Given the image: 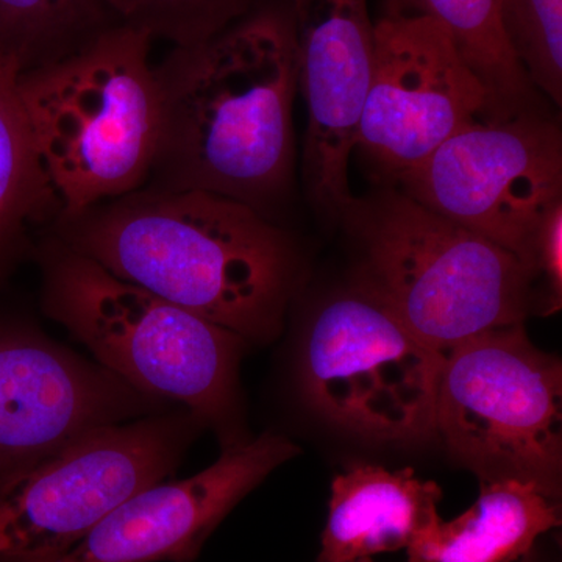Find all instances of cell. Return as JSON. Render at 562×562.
<instances>
[{
	"label": "cell",
	"instance_id": "9a60e30c",
	"mask_svg": "<svg viewBox=\"0 0 562 562\" xmlns=\"http://www.w3.org/2000/svg\"><path fill=\"white\" fill-rule=\"evenodd\" d=\"M561 525L558 498L517 480L480 482L468 512L435 527L406 550L408 562H520Z\"/></svg>",
	"mask_w": 562,
	"mask_h": 562
},
{
	"label": "cell",
	"instance_id": "44dd1931",
	"mask_svg": "<svg viewBox=\"0 0 562 562\" xmlns=\"http://www.w3.org/2000/svg\"><path fill=\"white\" fill-rule=\"evenodd\" d=\"M531 272L538 288V312L553 314L562 305V202L542 217L531 251Z\"/></svg>",
	"mask_w": 562,
	"mask_h": 562
},
{
	"label": "cell",
	"instance_id": "30bf717a",
	"mask_svg": "<svg viewBox=\"0 0 562 562\" xmlns=\"http://www.w3.org/2000/svg\"><path fill=\"white\" fill-rule=\"evenodd\" d=\"M490 114L486 88L441 24L428 18L375 22L371 87L355 151L382 187L395 184L454 133Z\"/></svg>",
	"mask_w": 562,
	"mask_h": 562
},
{
	"label": "cell",
	"instance_id": "277c9868",
	"mask_svg": "<svg viewBox=\"0 0 562 562\" xmlns=\"http://www.w3.org/2000/svg\"><path fill=\"white\" fill-rule=\"evenodd\" d=\"M341 221L361 249L358 288L438 353L536 310L535 279L516 255L398 188L355 198Z\"/></svg>",
	"mask_w": 562,
	"mask_h": 562
},
{
	"label": "cell",
	"instance_id": "ac0fdd59",
	"mask_svg": "<svg viewBox=\"0 0 562 562\" xmlns=\"http://www.w3.org/2000/svg\"><path fill=\"white\" fill-rule=\"evenodd\" d=\"M113 24L105 0H0V55L24 72L60 60Z\"/></svg>",
	"mask_w": 562,
	"mask_h": 562
},
{
	"label": "cell",
	"instance_id": "7c38bea8",
	"mask_svg": "<svg viewBox=\"0 0 562 562\" xmlns=\"http://www.w3.org/2000/svg\"><path fill=\"white\" fill-rule=\"evenodd\" d=\"M299 90L308 109L303 154L316 213L341 220L353 201L349 166L371 87L373 25L368 0H294Z\"/></svg>",
	"mask_w": 562,
	"mask_h": 562
},
{
	"label": "cell",
	"instance_id": "e0dca14e",
	"mask_svg": "<svg viewBox=\"0 0 562 562\" xmlns=\"http://www.w3.org/2000/svg\"><path fill=\"white\" fill-rule=\"evenodd\" d=\"M20 63L0 55V283L20 258L31 224L60 214L20 92Z\"/></svg>",
	"mask_w": 562,
	"mask_h": 562
},
{
	"label": "cell",
	"instance_id": "8fae6325",
	"mask_svg": "<svg viewBox=\"0 0 562 562\" xmlns=\"http://www.w3.org/2000/svg\"><path fill=\"white\" fill-rule=\"evenodd\" d=\"M168 406L31 325L0 321V484L90 431Z\"/></svg>",
	"mask_w": 562,
	"mask_h": 562
},
{
	"label": "cell",
	"instance_id": "d6986e66",
	"mask_svg": "<svg viewBox=\"0 0 562 562\" xmlns=\"http://www.w3.org/2000/svg\"><path fill=\"white\" fill-rule=\"evenodd\" d=\"M502 31L536 91L562 105V0H498Z\"/></svg>",
	"mask_w": 562,
	"mask_h": 562
},
{
	"label": "cell",
	"instance_id": "7a4b0ae2",
	"mask_svg": "<svg viewBox=\"0 0 562 562\" xmlns=\"http://www.w3.org/2000/svg\"><path fill=\"white\" fill-rule=\"evenodd\" d=\"M57 224L69 249L246 341H269L280 330L297 250L246 203L143 187Z\"/></svg>",
	"mask_w": 562,
	"mask_h": 562
},
{
	"label": "cell",
	"instance_id": "7402d4cb",
	"mask_svg": "<svg viewBox=\"0 0 562 562\" xmlns=\"http://www.w3.org/2000/svg\"><path fill=\"white\" fill-rule=\"evenodd\" d=\"M358 562H372V560H362ZM520 562H538V560H536L535 553L531 552L530 554H528L527 558H524V560Z\"/></svg>",
	"mask_w": 562,
	"mask_h": 562
},
{
	"label": "cell",
	"instance_id": "6da1fadb",
	"mask_svg": "<svg viewBox=\"0 0 562 562\" xmlns=\"http://www.w3.org/2000/svg\"><path fill=\"white\" fill-rule=\"evenodd\" d=\"M160 133L149 180L246 203L271 220L295 165L297 55L291 14L268 9L155 66Z\"/></svg>",
	"mask_w": 562,
	"mask_h": 562
},
{
	"label": "cell",
	"instance_id": "52a82bcc",
	"mask_svg": "<svg viewBox=\"0 0 562 562\" xmlns=\"http://www.w3.org/2000/svg\"><path fill=\"white\" fill-rule=\"evenodd\" d=\"M205 427L188 409L98 428L0 484V562H57L125 498L171 475Z\"/></svg>",
	"mask_w": 562,
	"mask_h": 562
},
{
	"label": "cell",
	"instance_id": "5bb4252c",
	"mask_svg": "<svg viewBox=\"0 0 562 562\" xmlns=\"http://www.w3.org/2000/svg\"><path fill=\"white\" fill-rule=\"evenodd\" d=\"M442 490L413 469L357 462L335 476L317 562H358L408 550L441 520Z\"/></svg>",
	"mask_w": 562,
	"mask_h": 562
},
{
	"label": "cell",
	"instance_id": "2e32d148",
	"mask_svg": "<svg viewBox=\"0 0 562 562\" xmlns=\"http://www.w3.org/2000/svg\"><path fill=\"white\" fill-rule=\"evenodd\" d=\"M383 16L441 24L490 94L487 121L538 109V91L506 43L498 0H384Z\"/></svg>",
	"mask_w": 562,
	"mask_h": 562
},
{
	"label": "cell",
	"instance_id": "9c48e42d",
	"mask_svg": "<svg viewBox=\"0 0 562 562\" xmlns=\"http://www.w3.org/2000/svg\"><path fill=\"white\" fill-rule=\"evenodd\" d=\"M392 187L512 251L531 272L536 231L562 202L560 124L538 109L475 122Z\"/></svg>",
	"mask_w": 562,
	"mask_h": 562
},
{
	"label": "cell",
	"instance_id": "4fadbf2b",
	"mask_svg": "<svg viewBox=\"0 0 562 562\" xmlns=\"http://www.w3.org/2000/svg\"><path fill=\"white\" fill-rule=\"evenodd\" d=\"M299 453L273 432L224 447L198 475L125 498L57 562H192L232 509Z\"/></svg>",
	"mask_w": 562,
	"mask_h": 562
},
{
	"label": "cell",
	"instance_id": "ba28073f",
	"mask_svg": "<svg viewBox=\"0 0 562 562\" xmlns=\"http://www.w3.org/2000/svg\"><path fill=\"white\" fill-rule=\"evenodd\" d=\"M443 355L357 288L325 303L302 347L306 402L347 430L391 442L436 436Z\"/></svg>",
	"mask_w": 562,
	"mask_h": 562
},
{
	"label": "cell",
	"instance_id": "8992f818",
	"mask_svg": "<svg viewBox=\"0 0 562 562\" xmlns=\"http://www.w3.org/2000/svg\"><path fill=\"white\" fill-rule=\"evenodd\" d=\"M436 436L480 482L517 480L561 497L562 364L524 324L480 333L443 355Z\"/></svg>",
	"mask_w": 562,
	"mask_h": 562
},
{
	"label": "cell",
	"instance_id": "3957f363",
	"mask_svg": "<svg viewBox=\"0 0 562 562\" xmlns=\"http://www.w3.org/2000/svg\"><path fill=\"white\" fill-rule=\"evenodd\" d=\"M150 35L109 25L60 60L20 74L58 220L147 183L160 133Z\"/></svg>",
	"mask_w": 562,
	"mask_h": 562
},
{
	"label": "cell",
	"instance_id": "5b68a950",
	"mask_svg": "<svg viewBox=\"0 0 562 562\" xmlns=\"http://www.w3.org/2000/svg\"><path fill=\"white\" fill-rule=\"evenodd\" d=\"M44 313L136 390L228 432L246 339L120 279L54 238L41 247ZM225 446V447H227Z\"/></svg>",
	"mask_w": 562,
	"mask_h": 562
},
{
	"label": "cell",
	"instance_id": "ffe728a7",
	"mask_svg": "<svg viewBox=\"0 0 562 562\" xmlns=\"http://www.w3.org/2000/svg\"><path fill=\"white\" fill-rule=\"evenodd\" d=\"M121 24L191 46L217 35L246 16L254 0H105Z\"/></svg>",
	"mask_w": 562,
	"mask_h": 562
}]
</instances>
